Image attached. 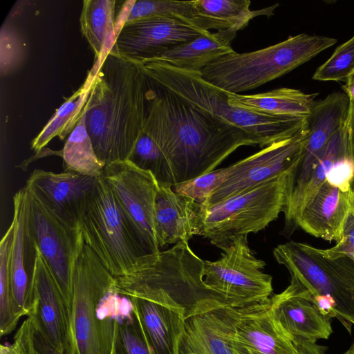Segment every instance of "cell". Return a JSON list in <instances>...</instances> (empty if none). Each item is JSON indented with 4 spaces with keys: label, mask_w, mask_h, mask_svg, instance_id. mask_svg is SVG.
Returning a JSON list of instances; mask_svg holds the SVG:
<instances>
[{
    "label": "cell",
    "mask_w": 354,
    "mask_h": 354,
    "mask_svg": "<svg viewBox=\"0 0 354 354\" xmlns=\"http://www.w3.org/2000/svg\"><path fill=\"white\" fill-rule=\"evenodd\" d=\"M317 93L280 88L266 93L243 95L229 93V102L250 111L272 115L308 118Z\"/></svg>",
    "instance_id": "obj_27"
},
{
    "label": "cell",
    "mask_w": 354,
    "mask_h": 354,
    "mask_svg": "<svg viewBox=\"0 0 354 354\" xmlns=\"http://www.w3.org/2000/svg\"><path fill=\"white\" fill-rule=\"evenodd\" d=\"M172 185L158 184L155 200V225L160 249L188 243L202 234V205L176 193Z\"/></svg>",
    "instance_id": "obj_21"
},
{
    "label": "cell",
    "mask_w": 354,
    "mask_h": 354,
    "mask_svg": "<svg viewBox=\"0 0 354 354\" xmlns=\"http://www.w3.org/2000/svg\"><path fill=\"white\" fill-rule=\"evenodd\" d=\"M28 192L26 187L13 196L14 226L10 259L13 313L17 320L30 313L29 301L36 258V248L28 226Z\"/></svg>",
    "instance_id": "obj_20"
},
{
    "label": "cell",
    "mask_w": 354,
    "mask_h": 354,
    "mask_svg": "<svg viewBox=\"0 0 354 354\" xmlns=\"http://www.w3.org/2000/svg\"><path fill=\"white\" fill-rule=\"evenodd\" d=\"M29 308L28 316L33 318L37 330L53 348L64 354L68 330V308L37 248Z\"/></svg>",
    "instance_id": "obj_18"
},
{
    "label": "cell",
    "mask_w": 354,
    "mask_h": 354,
    "mask_svg": "<svg viewBox=\"0 0 354 354\" xmlns=\"http://www.w3.org/2000/svg\"><path fill=\"white\" fill-rule=\"evenodd\" d=\"M354 73V36L337 47L333 55L315 72L319 81H346Z\"/></svg>",
    "instance_id": "obj_38"
},
{
    "label": "cell",
    "mask_w": 354,
    "mask_h": 354,
    "mask_svg": "<svg viewBox=\"0 0 354 354\" xmlns=\"http://www.w3.org/2000/svg\"><path fill=\"white\" fill-rule=\"evenodd\" d=\"M325 250L330 255L345 254L354 260V209L353 205L345 221L340 239L333 248Z\"/></svg>",
    "instance_id": "obj_41"
},
{
    "label": "cell",
    "mask_w": 354,
    "mask_h": 354,
    "mask_svg": "<svg viewBox=\"0 0 354 354\" xmlns=\"http://www.w3.org/2000/svg\"><path fill=\"white\" fill-rule=\"evenodd\" d=\"M204 261L188 243L140 257L126 274L115 277L119 293L180 311L185 319L234 303L204 281Z\"/></svg>",
    "instance_id": "obj_3"
},
{
    "label": "cell",
    "mask_w": 354,
    "mask_h": 354,
    "mask_svg": "<svg viewBox=\"0 0 354 354\" xmlns=\"http://www.w3.org/2000/svg\"><path fill=\"white\" fill-rule=\"evenodd\" d=\"M80 225L85 244L115 277L126 274L148 254L102 177L96 180Z\"/></svg>",
    "instance_id": "obj_8"
},
{
    "label": "cell",
    "mask_w": 354,
    "mask_h": 354,
    "mask_svg": "<svg viewBox=\"0 0 354 354\" xmlns=\"http://www.w3.org/2000/svg\"><path fill=\"white\" fill-rule=\"evenodd\" d=\"M129 160L139 168L151 172L158 184L174 185L167 160L153 140L144 132H142Z\"/></svg>",
    "instance_id": "obj_34"
},
{
    "label": "cell",
    "mask_w": 354,
    "mask_h": 354,
    "mask_svg": "<svg viewBox=\"0 0 354 354\" xmlns=\"http://www.w3.org/2000/svg\"><path fill=\"white\" fill-rule=\"evenodd\" d=\"M28 226L31 239L70 308L73 275L85 243L80 225L62 221L28 191Z\"/></svg>",
    "instance_id": "obj_11"
},
{
    "label": "cell",
    "mask_w": 354,
    "mask_h": 354,
    "mask_svg": "<svg viewBox=\"0 0 354 354\" xmlns=\"http://www.w3.org/2000/svg\"><path fill=\"white\" fill-rule=\"evenodd\" d=\"M349 109L350 99L346 93L342 92L332 93L315 102L307 118L301 160L288 176L286 200L302 187L313 165L326 144L344 124Z\"/></svg>",
    "instance_id": "obj_16"
},
{
    "label": "cell",
    "mask_w": 354,
    "mask_h": 354,
    "mask_svg": "<svg viewBox=\"0 0 354 354\" xmlns=\"http://www.w3.org/2000/svg\"><path fill=\"white\" fill-rule=\"evenodd\" d=\"M233 354L223 308L186 319L180 354Z\"/></svg>",
    "instance_id": "obj_28"
},
{
    "label": "cell",
    "mask_w": 354,
    "mask_h": 354,
    "mask_svg": "<svg viewBox=\"0 0 354 354\" xmlns=\"http://www.w3.org/2000/svg\"><path fill=\"white\" fill-rule=\"evenodd\" d=\"M27 45L20 31L5 21L0 30V73L10 75L21 67L26 57Z\"/></svg>",
    "instance_id": "obj_35"
},
{
    "label": "cell",
    "mask_w": 354,
    "mask_h": 354,
    "mask_svg": "<svg viewBox=\"0 0 354 354\" xmlns=\"http://www.w3.org/2000/svg\"><path fill=\"white\" fill-rule=\"evenodd\" d=\"M197 12L196 0H133L124 2L116 22L121 28L127 22L149 17L162 16L177 18L196 26Z\"/></svg>",
    "instance_id": "obj_32"
},
{
    "label": "cell",
    "mask_w": 354,
    "mask_h": 354,
    "mask_svg": "<svg viewBox=\"0 0 354 354\" xmlns=\"http://www.w3.org/2000/svg\"><path fill=\"white\" fill-rule=\"evenodd\" d=\"M351 192H352V205L354 209V180L351 185Z\"/></svg>",
    "instance_id": "obj_46"
},
{
    "label": "cell",
    "mask_w": 354,
    "mask_h": 354,
    "mask_svg": "<svg viewBox=\"0 0 354 354\" xmlns=\"http://www.w3.org/2000/svg\"><path fill=\"white\" fill-rule=\"evenodd\" d=\"M207 32L177 18L149 17L125 23L113 48L132 59H153Z\"/></svg>",
    "instance_id": "obj_14"
},
{
    "label": "cell",
    "mask_w": 354,
    "mask_h": 354,
    "mask_svg": "<svg viewBox=\"0 0 354 354\" xmlns=\"http://www.w3.org/2000/svg\"><path fill=\"white\" fill-rule=\"evenodd\" d=\"M306 130V128L292 138L274 142L228 166L230 173L227 179L212 194L205 207L219 203L292 170L301 160Z\"/></svg>",
    "instance_id": "obj_13"
},
{
    "label": "cell",
    "mask_w": 354,
    "mask_h": 354,
    "mask_svg": "<svg viewBox=\"0 0 354 354\" xmlns=\"http://www.w3.org/2000/svg\"><path fill=\"white\" fill-rule=\"evenodd\" d=\"M352 207V192L327 181L308 202L297 220V227L310 235L337 242Z\"/></svg>",
    "instance_id": "obj_22"
},
{
    "label": "cell",
    "mask_w": 354,
    "mask_h": 354,
    "mask_svg": "<svg viewBox=\"0 0 354 354\" xmlns=\"http://www.w3.org/2000/svg\"><path fill=\"white\" fill-rule=\"evenodd\" d=\"M36 327L31 316L23 322L10 344H1L0 354H37L35 346Z\"/></svg>",
    "instance_id": "obj_39"
},
{
    "label": "cell",
    "mask_w": 354,
    "mask_h": 354,
    "mask_svg": "<svg viewBox=\"0 0 354 354\" xmlns=\"http://www.w3.org/2000/svg\"><path fill=\"white\" fill-rule=\"evenodd\" d=\"M353 180L354 160L351 151L349 140L348 149L332 167L327 176L326 181L342 191L348 192L351 190Z\"/></svg>",
    "instance_id": "obj_40"
},
{
    "label": "cell",
    "mask_w": 354,
    "mask_h": 354,
    "mask_svg": "<svg viewBox=\"0 0 354 354\" xmlns=\"http://www.w3.org/2000/svg\"><path fill=\"white\" fill-rule=\"evenodd\" d=\"M135 312L156 354H180L186 319L179 310L130 297Z\"/></svg>",
    "instance_id": "obj_23"
},
{
    "label": "cell",
    "mask_w": 354,
    "mask_h": 354,
    "mask_svg": "<svg viewBox=\"0 0 354 354\" xmlns=\"http://www.w3.org/2000/svg\"><path fill=\"white\" fill-rule=\"evenodd\" d=\"M296 344L297 354H326V347L301 339L293 340Z\"/></svg>",
    "instance_id": "obj_42"
},
{
    "label": "cell",
    "mask_w": 354,
    "mask_h": 354,
    "mask_svg": "<svg viewBox=\"0 0 354 354\" xmlns=\"http://www.w3.org/2000/svg\"><path fill=\"white\" fill-rule=\"evenodd\" d=\"M346 123L349 134L351 151L354 160V104L351 101Z\"/></svg>",
    "instance_id": "obj_44"
},
{
    "label": "cell",
    "mask_w": 354,
    "mask_h": 354,
    "mask_svg": "<svg viewBox=\"0 0 354 354\" xmlns=\"http://www.w3.org/2000/svg\"><path fill=\"white\" fill-rule=\"evenodd\" d=\"M347 120V119H346ZM349 147L346 121L326 144L299 190L286 201L283 212L285 225L283 234L289 236L297 228V220L308 202L326 182L327 176L334 164Z\"/></svg>",
    "instance_id": "obj_24"
},
{
    "label": "cell",
    "mask_w": 354,
    "mask_h": 354,
    "mask_svg": "<svg viewBox=\"0 0 354 354\" xmlns=\"http://www.w3.org/2000/svg\"><path fill=\"white\" fill-rule=\"evenodd\" d=\"M94 75L90 72L82 86L68 97L31 142V149L39 152L55 138L59 140L71 134L82 117Z\"/></svg>",
    "instance_id": "obj_30"
},
{
    "label": "cell",
    "mask_w": 354,
    "mask_h": 354,
    "mask_svg": "<svg viewBox=\"0 0 354 354\" xmlns=\"http://www.w3.org/2000/svg\"><path fill=\"white\" fill-rule=\"evenodd\" d=\"M35 346L37 354H64L53 348L37 329L35 335Z\"/></svg>",
    "instance_id": "obj_43"
},
{
    "label": "cell",
    "mask_w": 354,
    "mask_h": 354,
    "mask_svg": "<svg viewBox=\"0 0 354 354\" xmlns=\"http://www.w3.org/2000/svg\"><path fill=\"white\" fill-rule=\"evenodd\" d=\"M130 302L85 244L73 275L64 354H121L120 327Z\"/></svg>",
    "instance_id": "obj_4"
},
{
    "label": "cell",
    "mask_w": 354,
    "mask_h": 354,
    "mask_svg": "<svg viewBox=\"0 0 354 354\" xmlns=\"http://www.w3.org/2000/svg\"><path fill=\"white\" fill-rule=\"evenodd\" d=\"M184 354H194V353H184Z\"/></svg>",
    "instance_id": "obj_48"
},
{
    "label": "cell",
    "mask_w": 354,
    "mask_h": 354,
    "mask_svg": "<svg viewBox=\"0 0 354 354\" xmlns=\"http://www.w3.org/2000/svg\"><path fill=\"white\" fill-rule=\"evenodd\" d=\"M226 316L239 342L251 354H297L292 338L275 319L270 299L245 306H226Z\"/></svg>",
    "instance_id": "obj_17"
},
{
    "label": "cell",
    "mask_w": 354,
    "mask_h": 354,
    "mask_svg": "<svg viewBox=\"0 0 354 354\" xmlns=\"http://www.w3.org/2000/svg\"><path fill=\"white\" fill-rule=\"evenodd\" d=\"M146 98L142 132L165 155L174 185L214 170L240 147L256 145L242 129L199 111L165 88L148 89Z\"/></svg>",
    "instance_id": "obj_1"
},
{
    "label": "cell",
    "mask_w": 354,
    "mask_h": 354,
    "mask_svg": "<svg viewBox=\"0 0 354 354\" xmlns=\"http://www.w3.org/2000/svg\"><path fill=\"white\" fill-rule=\"evenodd\" d=\"M221 258L204 261V281L210 288L241 307L268 301L273 292L272 277L263 270L266 263L250 249L248 236L234 237L220 248Z\"/></svg>",
    "instance_id": "obj_10"
},
{
    "label": "cell",
    "mask_w": 354,
    "mask_h": 354,
    "mask_svg": "<svg viewBox=\"0 0 354 354\" xmlns=\"http://www.w3.org/2000/svg\"><path fill=\"white\" fill-rule=\"evenodd\" d=\"M115 8V0H85L82 3L80 29L95 55L94 64L89 71L94 76L118 35Z\"/></svg>",
    "instance_id": "obj_26"
},
{
    "label": "cell",
    "mask_w": 354,
    "mask_h": 354,
    "mask_svg": "<svg viewBox=\"0 0 354 354\" xmlns=\"http://www.w3.org/2000/svg\"><path fill=\"white\" fill-rule=\"evenodd\" d=\"M344 354H354V343L351 345L348 350L346 351Z\"/></svg>",
    "instance_id": "obj_47"
},
{
    "label": "cell",
    "mask_w": 354,
    "mask_h": 354,
    "mask_svg": "<svg viewBox=\"0 0 354 354\" xmlns=\"http://www.w3.org/2000/svg\"><path fill=\"white\" fill-rule=\"evenodd\" d=\"M229 167L214 169L189 180L173 185V190L205 206L212 194L227 179Z\"/></svg>",
    "instance_id": "obj_37"
},
{
    "label": "cell",
    "mask_w": 354,
    "mask_h": 354,
    "mask_svg": "<svg viewBox=\"0 0 354 354\" xmlns=\"http://www.w3.org/2000/svg\"><path fill=\"white\" fill-rule=\"evenodd\" d=\"M234 52L230 41L217 32L209 31L153 59L180 69L201 72L212 62Z\"/></svg>",
    "instance_id": "obj_29"
},
{
    "label": "cell",
    "mask_w": 354,
    "mask_h": 354,
    "mask_svg": "<svg viewBox=\"0 0 354 354\" xmlns=\"http://www.w3.org/2000/svg\"><path fill=\"white\" fill-rule=\"evenodd\" d=\"M97 179L75 172L36 169L25 187L62 221L79 225Z\"/></svg>",
    "instance_id": "obj_15"
},
{
    "label": "cell",
    "mask_w": 354,
    "mask_h": 354,
    "mask_svg": "<svg viewBox=\"0 0 354 354\" xmlns=\"http://www.w3.org/2000/svg\"><path fill=\"white\" fill-rule=\"evenodd\" d=\"M342 86L344 93L348 96L350 101L354 104V73H353L345 82Z\"/></svg>",
    "instance_id": "obj_45"
},
{
    "label": "cell",
    "mask_w": 354,
    "mask_h": 354,
    "mask_svg": "<svg viewBox=\"0 0 354 354\" xmlns=\"http://www.w3.org/2000/svg\"><path fill=\"white\" fill-rule=\"evenodd\" d=\"M138 62L155 86L199 111L242 129L261 147L292 138L307 126V118L261 113L230 104L229 92L205 80L201 72L180 69L157 59Z\"/></svg>",
    "instance_id": "obj_5"
},
{
    "label": "cell",
    "mask_w": 354,
    "mask_h": 354,
    "mask_svg": "<svg viewBox=\"0 0 354 354\" xmlns=\"http://www.w3.org/2000/svg\"><path fill=\"white\" fill-rule=\"evenodd\" d=\"M120 344L121 354H156L135 312L131 301L122 317Z\"/></svg>",
    "instance_id": "obj_36"
},
{
    "label": "cell",
    "mask_w": 354,
    "mask_h": 354,
    "mask_svg": "<svg viewBox=\"0 0 354 354\" xmlns=\"http://www.w3.org/2000/svg\"><path fill=\"white\" fill-rule=\"evenodd\" d=\"M336 42L335 38L301 33L255 51H234L212 62L201 73L210 84L239 94L280 77Z\"/></svg>",
    "instance_id": "obj_6"
},
{
    "label": "cell",
    "mask_w": 354,
    "mask_h": 354,
    "mask_svg": "<svg viewBox=\"0 0 354 354\" xmlns=\"http://www.w3.org/2000/svg\"><path fill=\"white\" fill-rule=\"evenodd\" d=\"M249 0H196L198 10L195 25L203 30H216L231 42L236 32L257 16L270 17L278 4L251 10Z\"/></svg>",
    "instance_id": "obj_25"
},
{
    "label": "cell",
    "mask_w": 354,
    "mask_h": 354,
    "mask_svg": "<svg viewBox=\"0 0 354 354\" xmlns=\"http://www.w3.org/2000/svg\"><path fill=\"white\" fill-rule=\"evenodd\" d=\"M270 304L275 319L293 340L316 343L333 333L330 318L321 313L309 291L294 277L283 291L270 297Z\"/></svg>",
    "instance_id": "obj_19"
},
{
    "label": "cell",
    "mask_w": 354,
    "mask_h": 354,
    "mask_svg": "<svg viewBox=\"0 0 354 354\" xmlns=\"http://www.w3.org/2000/svg\"><path fill=\"white\" fill-rule=\"evenodd\" d=\"M273 255L311 297H326L333 301L337 318L351 333L354 324V260L293 241L278 245Z\"/></svg>",
    "instance_id": "obj_7"
},
{
    "label": "cell",
    "mask_w": 354,
    "mask_h": 354,
    "mask_svg": "<svg viewBox=\"0 0 354 354\" xmlns=\"http://www.w3.org/2000/svg\"><path fill=\"white\" fill-rule=\"evenodd\" d=\"M64 171L98 178L105 165L98 158L85 124L84 113L61 150Z\"/></svg>",
    "instance_id": "obj_31"
},
{
    "label": "cell",
    "mask_w": 354,
    "mask_h": 354,
    "mask_svg": "<svg viewBox=\"0 0 354 354\" xmlns=\"http://www.w3.org/2000/svg\"><path fill=\"white\" fill-rule=\"evenodd\" d=\"M148 254L160 251L155 225V200L158 183L153 174L130 160L106 165L102 176Z\"/></svg>",
    "instance_id": "obj_12"
},
{
    "label": "cell",
    "mask_w": 354,
    "mask_h": 354,
    "mask_svg": "<svg viewBox=\"0 0 354 354\" xmlns=\"http://www.w3.org/2000/svg\"><path fill=\"white\" fill-rule=\"evenodd\" d=\"M140 63L112 48L94 76L84 109L85 124L105 165L129 160L147 118V85Z\"/></svg>",
    "instance_id": "obj_2"
},
{
    "label": "cell",
    "mask_w": 354,
    "mask_h": 354,
    "mask_svg": "<svg viewBox=\"0 0 354 354\" xmlns=\"http://www.w3.org/2000/svg\"><path fill=\"white\" fill-rule=\"evenodd\" d=\"M14 226L11 223L0 243V334L12 332L19 322L13 313L10 286V259Z\"/></svg>",
    "instance_id": "obj_33"
},
{
    "label": "cell",
    "mask_w": 354,
    "mask_h": 354,
    "mask_svg": "<svg viewBox=\"0 0 354 354\" xmlns=\"http://www.w3.org/2000/svg\"><path fill=\"white\" fill-rule=\"evenodd\" d=\"M292 170L219 203L202 205L201 236L220 248L234 237L265 229L283 211Z\"/></svg>",
    "instance_id": "obj_9"
}]
</instances>
